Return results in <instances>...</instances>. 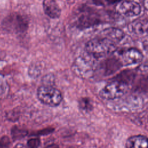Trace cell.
I'll use <instances>...</instances> for the list:
<instances>
[{"instance_id":"obj_1","label":"cell","mask_w":148,"mask_h":148,"mask_svg":"<svg viewBox=\"0 0 148 148\" xmlns=\"http://www.w3.org/2000/svg\"><path fill=\"white\" fill-rule=\"evenodd\" d=\"M86 52L98 60L113 54L117 49L116 43L106 38H94L86 45Z\"/></svg>"},{"instance_id":"obj_2","label":"cell","mask_w":148,"mask_h":148,"mask_svg":"<svg viewBox=\"0 0 148 148\" xmlns=\"http://www.w3.org/2000/svg\"><path fill=\"white\" fill-rule=\"evenodd\" d=\"M129 83L117 79L108 83L100 91L101 98L106 100H114L124 96L128 91Z\"/></svg>"},{"instance_id":"obj_3","label":"cell","mask_w":148,"mask_h":148,"mask_svg":"<svg viewBox=\"0 0 148 148\" xmlns=\"http://www.w3.org/2000/svg\"><path fill=\"white\" fill-rule=\"evenodd\" d=\"M95 58L87 53L78 56L73 63L75 72L83 77H90L92 76L96 68L97 63Z\"/></svg>"},{"instance_id":"obj_4","label":"cell","mask_w":148,"mask_h":148,"mask_svg":"<svg viewBox=\"0 0 148 148\" xmlns=\"http://www.w3.org/2000/svg\"><path fill=\"white\" fill-rule=\"evenodd\" d=\"M37 95L42 103L53 107L59 105L62 100L61 92L50 86H40L38 90Z\"/></svg>"},{"instance_id":"obj_5","label":"cell","mask_w":148,"mask_h":148,"mask_svg":"<svg viewBox=\"0 0 148 148\" xmlns=\"http://www.w3.org/2000/svg\"><path fill=\"white\" fill-rule=\"evenodd\" d=\"M2 25L8 31L23 32L28 27V21L24 16L15 14L6 17L3 20Z\"/></svg>"},{"instance_id":"obj_6","label":"cell","mask_w":148,"mask_h":148,"mask_svg":"<svg viewBox=\"0 0 148 148\" xmlns=\"http://www.w3.org/2000/svg\"><path fill=\"white\" fill-rule=\"evenodd\" d=\"M143 58L142 53L135 48H130L121 51L119 60L121 65H131L140 62Z\"/></svg>"},{"instance_id":"obj_7","label":"cell","mask_w":148,"mask_h":148,"mask_svg":"<svg viewBox=\"0 0 148 148\" xmlns=\"http://www.w3.org/2000/svg\"><path fill=\"white\" fill-rule=\"evenodd\" d=\"M118 10L121 14L126 17H134L140 14L142 8L138 2L134 1L126 0L119 5Z\"/></svg>"},{"instance_id":"obj_8","label":"cell","mask_w":148,"mask_h":148,"mask_svg":"<svg viewBox=\"0 0 148 148\" xmlns=\"http://www.w3.org/2000/svg\"><path fill=\"white\" fill-rule=\"evenodd\" d=\"M43 9L45 14L51 18H57L61 15V9L55 0H43Z\"/></svg>"},{"instance_id":"obj_9","label":"cell","mask_w":148,"mask_h":148,"mask_svg":"<svg viewBox=\"0 0 148 148\" xmlns=\"http://www.w3.org/2000/svg\"><path fill=\"white\" fill-rule=\"evenodd\" d=\"M102 33L105 37L113 40L116 43L123 40L125 36L123 31L119 28L113 27L105 29Z\"/></svg>"},{"instance_id":"obj_10","label":"cell","mask_w":148,"mask_h":148,"mask_svg":"<svg viewBox=\"0 0 148 148\" xmlns=\"http://www.w3.org/2000/svg\"><path fill=\"white\" fill-rule=\"evenodd\" d=\"M126 147L128 148H139L147 147V138L143 135H135L128 139Z\"/></svg>"},{"instance_id":"obj_11","label":"cell","mask_w":148,"mask_h":148,"mask_svg":"<svg viewBox=\"0 0 148 148\" xmlns=\"http://www.w3.org/2000/svg\"><path fill=\"white\" fill-rule=\"evenodd\" d=\"M129 30L136 34H144L147 32V22L146 20H135L128 26Z\"/></svg>"},{"instance_id":"obj_12","label":"cell","mask_w":148,"mask_h":148,"mask_svg":"<svg viewBox=\"0 0 148 148\" xmlns=\"http://www.w3.org/2000/svg\"><path fill=\"white\" fill-rule=\"evenodd\" d=\"M103 68L105 73L110 74L121 67V64L119 60L116 58H109L103 64Z\"/></svg>"},{"instance_id":"obj_13","label":"cell","mask_w":148,"mask_h":148,"mask_svg":"<svg viewBox=\"0 0 148 148\" xmlns=\"http://www.w3.org/2000/svg\"><path fill=\"white\" fill-rule=\"evenodd\" d=\"M11 134L13 139L16 140L20 139L24 137L27 135V132L25 130H24L17 126H14L11 130Z\"/></svg>"},{"instance_id":"obj_14","label":"cell","mask_w":148,"mask_h":148,"mask_svg":"<svg viewBox=\"0 0 148 148\" xmlns=\"http://www.w3.org/2000/svg\"><path fill=\"white\" fill-rule=\"evenodd\" d=\"M123 0H92L93 3L97 6H107L120 2Z\"/></svg>"},{"instance_id":"obj_15","label":"cell","mask_w":148,"mask_h":148,"mask_svg":"<svg viewBox=\"0 0 148 148\" xmlns=\"http://www.w3.org/2000/svg\"><path fill=\"white\" fill-rule=\"evenodd\" d=\"M79 106L83 109L85 110H88L92 108L91 101L88 98H82L79 102Z\"/></svg>"},{"instance_id":"obj_16","label":"cell","mask_w":148,"mask_h":148,"mask_svg":"<svg viewBox=\"0 0 148 148\" xmlns=\"http://www.w3.org/2000/svg\"><path fill=\"white\" fill-rule=\"evenodd\" d=\"M40 143V141L38 138L30 139L27 142V145L29 147L35 148L38 147Z\"/></svg>"},{"instance_id":"obj_17","label":"cell","mask_w":148,"mask_h":148,"mask_svg":"<svg viewBox=\"0 0 148 148\" xmlns=\"http://www.w3.org/2000/svg\"><path fill=\"white\" fill-rule=\"evenodd\" d=\"M10 143L8 136H3L0 139V147H7L9 146Z\"/></svg>"},{"instance_id":"obj_18","label":"cell","mask_w":148,"mask_h":148,"mask_svg":"<svg viewBox=\"0 0 148 148\" xmlns=\"http://www.w3.org/2000/svg\"><path fill=\"white\" fill-rule=\"evenodd\" d=\"M6 89V84L3 77L0 75V95H2Z\"/></svg>"},{"instance_id":"obj_19","label":"cell","mask_w":148,"mask_h":148,"mask_svg":"<svg viewBox=\"0 0 148 148\" xmlns=\"http://www.w3.org/2000/svg\"><path fill=\"white\" fill-rule=\"evenodd\" d=\"M145 8H147V0H145Z\"/></svg>"}]
</instances>
